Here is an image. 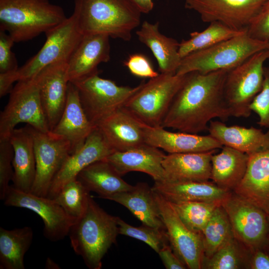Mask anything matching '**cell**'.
Returning <instances> with one entry per match:
<instances>
[{
    "label": "cell",
    "instance_id": "6da1fadb",
    "mask_svg": "<svg viewBox=\"0 0 269 269\" xmlns=\"http://www.w3.org/2000/svg\"><path fill=\"white\" fill-rule=\"evenodd\" d=\"M229 71L218 70L206 74L194 71L187 74L161 127L198 134L207 130L214 119L226 121L231 117L224 95Z\"/></svg>",
    "mask_w": 269,
    "mask_h": 269
},
{
    "label": "cell",
    "instance_id": "7a4b0ae2",
    "mask_svg": "<svg viewBox=\"0 0 269 269\" xmlns=\"http://www.w3.org/2000/svg\"><path fill=\"white\" fill-rule=\"evenodd\" d=\"M119 234L118 217L108 214L90 196L85 212L72 225L68 235L74 252L86 266L100 269Z\"/></svg>",
    "mask_w": 269,
    "mask_h": 269
},
{
    "label": "cell",
    "instance_id": "3957f363",
    "mask_svg": "<svg viewBox=\"0 0 269 269\" xmlns=\"http://www.w3.org/2000/svg\"><path fill=\"white\" fill-rule=\"evenodd\" d=\"M73 13L83 34L102 33L127 41L141 13L131 0H74Z\"/></svg>",
    "mask_w": 269,
    "mask_h": 269
},
{
    "label": "cell",
    "instance_id": "277c9868",
    "mask_svg": "<svg viewBox=\"0 0 269 269\" xmlns=\"http://www.w3.org/2000/svg\"><path fill=\"white\" fill-rule=\"evenodd\" d=\"M67 18L62 7L48 0H0V30L14 42L45 33Z\"/></svg>",
    "mask_w": 269,
    "mask_h": 269
},
{
    "label": "cell",
    "instance_id": "5b68a950",
    "mask_svg": "<svg viewBox=\"0 0 269 269\" xmlns=\"http://www.w3.org/2000/svg\"><path fill=\"white\" fill-rule=\"evenodd\" d=\"M266 49H269V40L253 38L247 31L183 57L176 74L183 75L194 71L206 74L230 70L255 53Z\"/></svg>",
    "mask_w": 269,
    "mask_h": 269
},
{
    "label": "cell",
    "instance_id": "8992f818",
    "mask_svg": "<svg viewBox=\"0 0 269 269\" xmlns=\"http://www.w3.org/2000/svg\"><path fill=\"white\" fill-rule=\"evenodd\" d=\"M186 75L161 73L146 83L122 107L144 125L161 127L163 119Z\"/></svg>",
    "mask_w": 269,
    "mask_h": 269
},
{
    "label": "cell",
    "instance_id": "52a82bcc",
    "mask_svg": "<svg viewBox=\"0 0 269 269\" xmlns=\"http://www.w3.org/2000/svg\"><path fill=\"white\" fill-rule=\"evenodd\" d=\"M269 49L258 52L228 72L224 84V99L231 117L247 118L250 106L262 90L265 61Z\"/></svg>",
    "mask_w": 269,
    "mask_h": 269
},
{
    "label": "cell",
    "instance_id": "ba28073f",
    "mask_svg": "<svg viewBox=\"0 0 269 269\" xmlns=\"http://www.w3.org/2000/svg\"><path fill=\"white\" fill-rule=\"evenodd\" d=\"M26 123L42 132L50 131L35 78L19 80L0 114V139H8L15 126Z\"/></svg>",
    "mask_w": 269,
    "mask_h": 269
},
{
    "label": "cell",
    "instance_id": "9c48e42d",
    "mask_svg": "<svg viewBox=\"0 0 269 269\" xmlns=\"http://www.w3.org/2000/svg\"><path fill=\"white\" fill-rule=\"evenodd\" d=\"M72 83L78 91L87 116L95 127L122 108L141 86V83L134 87L119 86L113 81L100 77L99 73Z\"/></svg>",
    "mask_w": 269,
    "mask_h": 269
},
{
    "label": "cell",
    "instance_id": "30bf717a",
    "mask_svg": "<svg viewBox=\"0 0 269 269\" xmlns=\"http://www.w3.org/2000/svg\"><path fill=\"white\" fill-rule=\"evenodd\" d=\"M45 34L46 40L41 49L17 70V82L34 78L43 69L52 64L68 62L83 35L73 12Z\"/></svg>",
    "mask_w": 269,
    "mask_h": 269
},
{
    "label": "cell",
    "instance_id": "8fae6325",
    "mask_svg": "<svg viewBox=\"0 0 269 269\" xmlns=\"http://www.w3.org/2000/svg\"><path fill=\"white\" fill-rule=\"evenodd\" d=\"M34 145L36 173L31 193L47 197L52 182L64 161L71 153L70 143L51 131L42 132L29 125Z\"/></svg>",
    "mask_w": 269,
    "mask_h": 269
},
{
    "label": "cell",
    "instance_id": "7c38bea8",
    "mask_svg": "<svg viewBox=\"0 0 269 269\" xmlns=\"http://www.w3.org/2000/svg\"><path fill=\"white\" fill-rule=\"evenodd\" d=\"M235 238L251 251L264 248L269 228L268 215L231 191L221 203Z\"/></svg>",
    "mask_w": 269,
    "mask_h": 269
},
{
    "label": "cell",
    "instance_id": "4fadbf2b",
    "mask_svg": "<svg viewBox=\"0 0 269 269\" xmlns=\"http://www.w3.org/2000/svg\"><path fill=\"white\" fill-rule=\"evenodd\" d=\"M3 200L5 206L25 208L40 216L44 223V235L52 242L61 240L68 235L75 222L54 199L23 192L12 185Z\"/></svg>",
    "mask_w": 269,
    "mask_h": 269
},
{
    "label": "cell",
    "instance_id": "5bb4252c",
    "mask_svg": "<svg viewBox=\"0 0 269 269\" xmlns=\"http://www.w3.org/2000/svg\"><path fill=\"white\" fill-rule=\"evenodd\" d=\"M154 192L160 213L173 250L187 269H201L204 257L202 235L190 230L167 199Z\"/></svg>",
    "mask_w": 269,
    "mask_h": 269
},
{
    "label": "cell",
    "instance_id": "9a60e30c",
    "mask_svg": "<svg viewBox=\"0 0 269 269\" xmlns=\"http://www.w3.org/2000/svg\"><path fill=\"white\" fill-rule=\"evenodd\" d=\"M266 0H186L185 7L198 12L205 22H219L247 30Z\"/></svg>",
    "mask_w": 269,
    "mask_h": 269
},
{
    "label": "cell",
    "instance_id": "2e32d148",
    "mask_svg": "<svg viewBox=\"0 0 269 269\" xmlns=\"http://www.w3.org/2000/svg\"><path fill=\"white\" fill-rule=\"evenodd\" d=\"M40 98L50 131L59 121L67 99L68 85L67 62L50 65L34 77Z\"/></svg>",
    "mask_w": 269,
    "mask_h": 269
},
{
    "label": "cell",
    "instance_id": "e0dca14e",
    "mask_svg": "<svg viewBox=\"0 0 269 269\" xmlns=\"http://www.w3.org/2000/svg\"><path fill=\"white\" fill-rule=\"evenodd\" d=\"M115 151L96 127L79 149L70 154L53 179L47 197L53 199L62 188L77 178L91 163L106 158Z\"/></svg>",
    "mask_w": 269,
    "mask_h": 269
},
{
    "label": "cell",
    "instance_id": "ac0fdd59",
    "mask_svg": "<svg viewBox=\"0 0 269 269\" xmlns=\"http://www.w3.org/2000/svg\"><path fill=\"white\" fill-rule=\"evenodd\" d=\"M110 36L102 33L83 34L67 62L69 82L98 73V65L110 59Z\"/></svg>",
    "mask_w": 269,
    "mask_h": 269
},
{
    "label": "cell",
    "instance_id": "d6986e66",
    "mask_svg": "<svg viewBox=\"0 0 269 269\" xmlns=\"http://www.w3.org/2000/svg\"><path fill=\"white\" fill-rule=\"evenodd\" d=\"M145 142L168 153L201 152L216 150L222 144L210 134L199 135L182 132H172L162 127L143 124Z\"/></svg>",
    "mask_w": 269,
    "mask_h": 269
},
{
    "label": "cell",
    "instance_id": "ffe728a7",
    "mask_svg": "<svg viewBox=\"0 0 269 269\" xmlns=\"http://www.w3.org/2000/svg\"><path fill=\"white\" fill-rule=\"evenodd\" d=\"M115 151H124L145 144L143 124L122 108L96 126Z\"/></svg>",
    "mask_w": 269,
    "mask_h": 269
},
{
    "label": "cell",
    "instance_id": "44dd1931",
    "mask_svg": "<svg viewBox=\"0 0 269 269\" xmlns=\"http://www.w3.org/2000/svg\"><path fill=\"white\" fill-rule=\"evenodd\" d=\"M233 192L269 217V147L249 155L246 173Z\"/></svg>",
    "mask_w": 269,
    "mask_h": 269
},
{
    "label": "cell",
    "instance_id": "7402d4cb",
    "mask_svg": "<svg viewBox=\"0 0 269 269\" xmlns=\"http://www.w3.org/2000/svg\"><path fill=\"white\" fill-rule=\"evenodd\" d=\"M95 128L84 111L77 88L69 82L63 112L51 132L63 137L70 143L72 153L84 144Z\"/></svg>",
    "mask_w": 269,
    "mask_h": 269
},
{
    "label": "cell",
    "instance_id": "603a6c76",
    "mask_svg": "<svg viewBox=\"0 0 269 269\" xmlns=\"http://www.w3.org/2000/svg\"><path fill=\"white\" fill-rule=\"evenodd\" d=\"M166 154L159 148L145 144L124 151H114L106 159L121 175L132 171L147 174L154 181L166 180L162 161Z\"/></svg>",
    "mask_w": 269,
    "mask_h": 269
},
{
    "label": "cell",
    "instance_id": "cb8c5ba5",
    "mask_svg": "<svg viewBox=\"0 0 269 269\" xmlns=\"http://www.w3.org/2000/svg\"><path fill=\"white\" fill-rule=\"evenodd\" d=\"M216 150L182 153H168L162 165L166 180L172 181H206L211 177V158Z\"/></svg>",
    "mask_w": 269,
    "mask_h": 269
},
{
    "label": "cell",
    "instance_id": "d4e9b609",
    "mask_svg": "<svg viewBox=\"0 0 269 269\" xmlns=\"http://www.w3.org/2000/svg\"><path fill=\"white\" fill-rule=\"evenodd\" d=\"M152 189L170 202L202 201L220 204L231 192L209 181H154Z\"/></svg>",
    "mask_w": 269,
    "mask_h": 269
},
{
    "label": "cell",
    "instance_id": "484cf974",
    "mask_svg": "<svg viewBox=\"0 0 269 269\" xmlns=\"http://www.w3.org/2000/svg\"><path fill=\"white\" fill-rule=\"evenodd\" d=\"M9 141L14 155L12 186L25 192H30L35 179L36 161L32 136L26 127L14 129Z\"/></svg>",
    "mask_w": 269,
    "mask_h": 269
},
{
    "label": "cell",
    "instance_id": "4316f807",
    "mask_svg": "<svg viewBox=\"0 0 269 269\" xmlns=\"http://www.w3.org/2000/svg\"><path fill=\"white\" fill-rule=\"evenodd\" d=\"M209 134L223 146L234 148L250 155L269 147V132L264 133L254 127L228 126L219 121L212 120Z\"/></svg>",
    "mask_w": 269,
    "mask_h": 269
},
{
    "label": "cell",
    "instance_id": "83f0119b",
    "mask_svg": "<svg viewBox=\"0 0 269 269\" xmlns=\"http://www.w3.org/2000/svg\"><path fill=\"white\" fill-rule=\"evenodd\" d=\"M127 208L143 225L165 229L152 187L139 182L131 189L107 197Z\"/></svg>",
    "mask_w": 269,
    "mask_h": 269
},
{
    "label": "cell",
    "instance_id": "f1b7e54d",
    "mask_svg": "<svg viewBox=\"0 0 269 269\" xmlns=\"http://www.w3.org/2000/svg\"><path fill=\"white\" fill-rule=\"evenodd\" d=\"M136 34L152 52L161 73L176 74L182 60L179 53V43L159 31V22L151 23L144 21Z\"/></svg>",
    "mask_w": 269,
    "mask_h": 269
},
{
    "label": "cell",
    "instance_id": "f546056e",
    "mask_svg": "<svg viewBox=\"0 0 269 269\" xmlns=\"http://www.w3.org/2000/svg\"><path fill=\"white\" fill-rule=\"evenodd\" d=\"M249 155L227 146L214 153L211 158L210 179L219 187L233 191L243 179Z\"/></svg>",
    "mask_w": 269,
    "mask_h": 269
},
{
    "label": "cell",
    "instance_id": "4dcf8cb0",
    "mask_svg": "<svg viewBox=\"0 0 269 269\" xmlns=\"http://www.w3.org/2000/svg\"><path fill=\"white\" fill-rule=\"evenodd\" d=\"M122 176L108 161L103 159L85 167L76 178L89 192H94L100 198L105 199L133 188V186L124 180Z\"/></svg>",
    "mask_w": 269,
    "mask_h": 269
},
{
    "label": "cell",
    "instance_id": "1f68e13d",
    "mask_svg": "<svg viewBox=\"0 0 269 269\" xmlns=\"http://www.w3.org/2000/svg\"><path fill=\"white\" fill-rule=\"evenodd\" d=\"M30 227L12 230L0 228V269H24V257L32 244Z\"/></svg>",
    "mask_w": 269,
    "mask_h": 269
},
{
    "label": "cell",
    "instance_id": "d6a6232c",
    "mask_svg": "<svg viewBox=\"0 0 269 269\" xmlns=\"http://www.w3.org/2000/svg\"><path fill=\"white\" fill-rule=\"evenodd\" d=\"M247 31L232 29L219 22H211L205 29L191 32L188 39L179 43V55L182 59L191 53L206 49Z\"/></svg>",
    "mask_w": 269,
    "mask_h": 269
},
{
    "label": "cell",
    "instance_id": "836d02e7",
    "mask_svg": "<svg viewBox=\"0 0 269 269\" xmlns=\"http://www.w3.org/2000/svg\"><path fill=\"white\" fill-rule=\"evenodd\" d=\"M251 253L233 236L211 257H203L201 269H249Z\"/></svg>",
    "mask_w": 269,
    "mask_h": 269
},
{
    "label": "cell",
    "instance_id": "e575fe53",
    "mask_svg": "<svg viewBox=\"0 0 269 269\" xmlns=\"http://www.w3.org/2000/svg\"><path fill=\"white\" fill-rule=\"evenodd\" d=\"M228 215L221 205L218 206L202 232L204 258H210L233 236Z\"/></svg>",
    "mask_w": 269,
    "mask_h": 269
},
{
    "label": "cell",
    "instance_id": "d590c367",
    "mask_svg": "<svg viewBox=\"0 0 269 269\" xmlns=\"http://www.w3.org/2000/svg\"><path fill=\"white\" fill-rule=\"evenodd\" d=\"M169 202L186 227L201 235L216 208L221 205L202 201Z\"/></svg>",
    "mask_w": 269,
    "mask_h": 269
},
{
    "label": "cell",
    "instance_id": "8d00e7d4",
    "mask_svg": "<svg viewBox=\"0 0 269 269\" xmlns=\"http://www.w3.org/2000/svg\"><path fill=\"white\" fill-rule=\"evenodd\" d=\"M90 192L77 178L66 183L53 198L75 221L85 212Z\"/></svg>",
    "mask_w": 269,
    "mask_h": 269
},
{
    "label": "cell",
    "instance_id": "74e56055",
    "mask_svg": "<svg viewBox=\"0 0 269 269\" xmlns=\"http://www.w3.org/2000/svg\"><path fill=\"white\" fill-rule=\"evenodd\" d=\"M119 234L141 241L148 245L157 253L165 245L169 244L165 229L143 225L133 226L118 217Z\"/></svg>",
    "mask_w": 269,
    "mask_h": 269
},
{
    "label": "cell",
    "instance_id": "f35d334b",
    "mask_svg": "<svg viewBox=\"0 0 269 269\" xmlns=\"http://www.w3.org/2000/svg\"><path fill=\"white\" fill-rule=\"evenodd\" d=\"M14 151L9 138L0 139V199L3 200L12 181Z\"/></svg>",
    "mask_w": 269,
    "mask_h": 269
},
{
    "label": "cell",
    "instance_id": "ab89813d",
    "mask_svg": "<svg viewBox=\"0 0 269 269\" xmlns=\"http://www.w3.org/2000/svg\"><path fill=\"white\" fill-rule=\"evenodd\" d=\"M250 109L259 118L258 124L267 128L269 132V67H264V79L262 90L252 102Z\"/></svg>",
    "mask_w": 269,
    "mask_h": 269
},
{
    "label": "cell",
    "instance_id": "60d3db41",
    "mask_svg": "<svg viewBox=\"0 0 269 269\" xmlns=\"http://www.w3.org/2000/svg\"><path fill=\"white\" fill-rule=\"evenodd\" d=\"M248 35L255 39L269 40V0H266L247 28Z\"/></svg>",
    "mask_w": 269,
    "mask_h": 269
},
{
    "label": "cell",
    "instance_id": "b9f144b4",
    "mask_svg": "<svg viewBox=\"0 0 269 269\" xmlns=\"http://www.w3.org/2000/svg\"><path fill=\"white\" fill-rule=\"evenodd\" d=\"M124 64L131 73L136 77L151 79L159 75L148 58L142 54L130 55Z\"/></svg>",
    "mask_w": 269,
    "mask_h": 269
},
{
    "label": "cell",
    "instance_id": "7bdbcfd3",
    "mask_svg": "<svg viewBox=\"0 0 269 269\" xmlns=\"http://www.w3.org/2000/svg\"><path fill=\"white\" fill-rule=\"evenodd\" d=\"M14 41L5 31L0 30V73L16 71V58L11 48Z\"/></svg>",
    "mask_w": 269,
    "mask_h": 269
},
{
    "label": "cell",
    "instance_id": "ee69618b",
    "mask_svg": "<svg viewBox=\"0 0 269 269\" xmlns=\"http://www.w3.org/2000/svg\"><path fill=\"white\" fill-rule=\"evenodd\" d=\"M158 254L166 269H187L185 264L173 250L170 244L165 245Z\"/></svg>",
    "mask_w": 269,
    "mask_h": 269
},
{
    "label": "cell",
    "instance_id": "f6af8a7d",
    "mask_svg": "<svg viewBox=\"0 0 269 269\" xmlns=\"http://www.w3.org/2000/svg\"><path fill=\"white\" fill-rule=\"evenodd\" d=\"M249 269H269V254L264 248L251 251Z\"/></svg>",
    "mask_w": 269,
    "mask_h": 269
},
{
    "label": "cell",
    "instance_id": "bcb514c9",
    "mask_svg": "<svg viewBox=\"0 0 269 269\" xmlns=\"http://www.w3.org/2000/svg\"><path fill=\"white\" fill-rule=\"evenodd\" d=\"M16 71L0 73V97L10 94L13 89L12 85L17 82Z\"/></svg>",
    "mask_w": 269,
    "mask_h": 269
},
{
    "label": "cell",
    "instance_id": "7dc6e473",
    "mask_svg": "<svg viewBox=\"0 0 269 269\" xmlns=\"http://www.w3.org/2000/svg\"><path fill=\"white\" fill-rule=\"evenodd\" d=\"M141 13H148L153 8L152 0H131Z\"/></svg>",
    "mask_w": 269,
    "mask_h": 269
},
{
    "label": "cell",
    "instance_id": "c3c4849f",
    "mask_svg": "<svg viewBox=\"0 0 269 269\" xmlns=\"http://www.w3.org/2000/svg\"><path fill=\"white\" fill-rule=\"evenodd\" d=\"M45 267L47 269H58L60 268L57 264L49 258L46 259Z\"/></svg>",
    "mask_w": 269,
    "mask_h": 269
},
{
    "label": "cell",
    "instance_id": "681fc988",
    "mask_svg": "<svg viewBox=\"0 0 269 269\" xmlns=\"http://www.w3.org/2000/svg\"><path fill=\"white\" fill-rule=\"evenodd\" d=\"M264 249L269 254V231L268 233V236H267L266 244L264 247Z\"/></svg>",
    "mask_w": 269,
    "mask_h": 269
}]
</instances>
